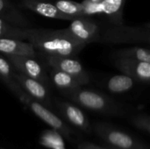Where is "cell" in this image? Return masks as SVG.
<instances>
[{"label": "cell", "mask_w": 150, "mask_h": 149, "mask_svg": "<svg viewBox=\"0 0 150 149\" xmlns=\"http://www.w3.org/2000/svg\"><path fill=\"white\" fill-rule=\"evenodd\" d=\"M35 49L44 53L46 55L74 56L86 45L62 30H42L29 29L27 40Z\"/></svg>", "instance_id": "cell-1"}, {"label": "cell", "mask_w": 150, "mask_h": 149, "mask_svg": "<svg viewBox=\"0 0 150 149\" xmlns=\"http://www.w3.org/2000/svg\"><path fill=\"white\" fill-rule=\"evenodd\" d=\"M10 90L18 98V100L23 105L28 107L30 111L33 114H35L40 119H41L43 122H45L47 125L52 127V129L59 132L62 136H65L69 140L70 139L72 132L70 131L69 127L57 115L52 112L48 107L45 106L39 101L31 97L26 92H25L22 90L18 83H17Z\"/></svg>", "instance_id": "cell-2"}, {"label": "cell", "mask_w": 150, "mask_h": 149, "mask_svg": "<svg viewBox=\"0 0 150 149\" xmlns=\"http://www.w3.org/2000/svg\"><path fill=\"white\" fill-rule=\"evenodd\" d=\"M62 93L71 101L90 111L105 114H121L120 108L101 93L89 90H83L81 87Z\"/></svg>", "instance_id": "cell-3"}, {"label": "cell", "mask_w": 150, "mask_h": 149, "mask_svg": "<svg viewBox=\"0 0 150 149\" xmlns=\"http://www.w3.org/2000/svg\"><path fill=\"white\" fill-rule=\"evenodd\" d=\"M97 135L110 147L118 149H144V146L133 136L120 130L98 123L94 126Z\"/></svg>", "instance_id": "cell-4"}, {"label": "cell", "mask_w": 150, "mask_h": 149, "mask_svg": "<svg viewBox=\"0 0 150 149\" xmlns=\"http://www.w3.org/2000/svg\"><path fill=\"white\" fill-rule=\"evenodd\" d=\"M17 72L28 77L36 79L49 86L51 81L42 65L35 60V57L5 55Z\"/></svg>", "instance_id": "cell-5"}, {"label": "cell", "mask_w": 150, "mask_h": 149, "mask_svg": "<svg viewBox=\"0 0 150 149\" xmlns=\"http://www.w3.org/2000/svg\"><path fill=\"white\" fill-rule=\"evenodd\" d=\"M45 59L47 65L51 68L65 72L74 76L82 85L89 83V75L79 61L71 58L70 56L55 55H46Z\"/></svg>", "instance_id": "cell-6"}, {"label": "cell", "mask_w": 150, "mask_h": 149, "mask_svg": "<svg viewBox=\"0 0 150 149\" xmlns=\"http://www.w3.org/2000/svg\"><path fill=\"white\" fill-rule=\"evenodd\" d=\"M14 78L22 88V90L31 97L39 101L48 108L52 106L51 95L47 85L36 79L24 76L18 72L14 73Z\"/></svg>", "instance_id": "cell-7"}, {"label": "cell", "mask_w": 150, "mask_h": 149, "mask_svg": "<svg viewBox=\"0 0 150 149\" xmlns=\"http://www.w3.org/2000/svg\"><path fill=\"white\" fill-rule=\"evenodd\" d=\"M71 21L70 25L63 31L73 39L88 44L98 36V27L94 21L85 17H78Z\"/></svg>", "instance_id": "cell-8"}, {"label": "cell", "mask_w": 150, "mask_h": 149, "mask_svg": "<svg viewBox=\"0 0 150 149\" xmlns=\"http://www.w3.org/2000/svg\"><path fill=\"white\" fill-rule=\"evenodd\" d=\"M55 105L60 114L65 120L83 132L88 133L91 132V126L89 119L80 108L71 103L61 100L55 101Z\"/></svg>", "instance_id": "cell-9"}, {"label": "cell", "mask_w": 150, "mask_h": 149, "mask_svg": "<svg viewBox=\"0 0 150 149\" xmlns=\"http://www.w3.org/2000/svg\"><path fill=\"white\" fill-rule=\"evenodd\" d=\"M115 64L124 74L130 76L133 79L142 82H150V62L141 61L127 57H120Z\"/></svg>", "instance_id": "cell-10"}, {"label": "cell", "mask_w": 150, "mask_h": 149, "mask_svg": "<svg viewBox=\"0 0 150 149\" xmlns=\"http://www.w3.org/2000/svg\"><path fill=\"white\" fill-rule=\"evenodd\" d=\"M0 53L4 55L35 57V48L29 41L12 38H0Z\"/></svg>", "instance_id": "cell-11"}, {"label": "cell", "mask_w": 150, "mask_h": 149, "mask_svg": "<svg viewBox=\"0 0 150 149\" xmlns=\"http://www.w3.org/2000/svg\"><path fill=\"white\" fill-rule=\"evenodd\" d=\"M23 6L40 16L55 18V19H62V20H73L75 18L64 14L54 4L44 1V0H35V1H25Z\"/></svg>", "instance_id": "cell-12"}, {"label": "cell", "mask_w": 150, "mask_h": 149, "mask_svg": "<svg viewBox=\"0 0 150 149\" xmlns=\"http://www.w3.org/2000/svg\"><path fill=\"white\" fill-rule=\"evenodd\" d=\"M0 18L18 27L27 28L29 25L28 21L22 13L7 0H0Z\"/></svg>", "instance_id": "cell-13"}, {"label": "cell", "mask_w": 150, "mask_h": 149, "mask_svg": "<svg viewBox=\"0 0 150 149\" xmlns=\"http://www.w3.org/2000/svg\"><path fill=\"white\" fill-rule=\"evenodd\" d=\"M50 81L62 92H66L82 86L79 81L74 76L54 68H51L50 71Z\"/></svg>", "instance_id": "cell-14"}, {"label": "cell", "mask_w": 150, "mask_h": 149, "mask_svg": "<svg viewBox=\"0 0 150 149\" xmlns=\"http://www.w3.org/2000/svg\"><path fill=\"white\" fill-rule=\"evenodd\" d=\"M134 85V79L127 74L115 75L106 83V88L112 93H124L130 90Z\"/></svg>", "instance_id": "cell-15"}, {"label": "cell", "mask_w": 150, "mask_h": 149, "mask_svg": "<svg viewBox=\"0 0 150 149\" xmlns=\"http://www.w3.org/2000/svg\"><path fill=\"white\" fill-rule=\"evenodd\" d=\"M28 28H21L9 24L0 18V38L27 40Z\"/></svg>", "instance_id": "cell-16"}, {"label": "cell", "mask_w": 150, "mask_h": 149, "mask_svg": "<svg viewBox=\"0 0 150 149\" xmlns=\"http://www.w3.org/2000/svg\"><path fill=\"white\" fill-rule=\"evenodd\" d=\"M56 7L64 14L73 18L85 17L82 3H77L72 0H57L54 2Z\"/></svg>", "instance_id": "cell-17"}, {"label": "cell", "mask_w": 150, "mask_h": 149, "mask_svg": "<svg viewBox=\"0 0 150 149\" xmlns=\"http://www.w3.org/2000/svg\"><path fill=\"white\" fill-rule=\"evenodd\" d=\"M13 66L5 55H0V78L4 83V84L11 90L18 83L14 78V69Z\"/></svg>", "instance_id": "cell-18"}, {"label": "cell", "mask_w": 150, "mask_h": 149, "mask_svg": "<svg viewBox=\"0 0 150 149\" xmlns=\"http://www.w3.org/2000/svg\"><path fill=\"white\" fill-rule=\"evenodd\" d=\"M40 144L47 148L55 149L59 147L64 146V141L62 139V135L52 129L44 131L40 137Z\"/></svg>", "instance_id": "cell-19"}, {"label": "cell", "mask_w": 150, "mask_h": 149, "mask_svg": "<svg viewBox=\"0 0 150 149\" xmlns=\"http://www.w3.org/2000/svg\"><path fill=\"white\" fill-rule=\"evenodd\" d=\"M118 54L120 57H127L141 61L150 62V49L149 48L134 47L130 48L121 49Z\"/></svg>", "instance_id": "cell-20"}, {"label": "cell", "mask_w": 150, "mask_h": 149, "mask_svg": "<svg viewBox=\"0 0 150 149\" xmlns=\"http://www.w3.org/2000/svg\"><path fill=\"white\" fill-rule=\"evenodd\" d=\"M102 4L103 13L108 16H116L121 11L124 0H104Z\"/></svg>", "instance_id": "cell-21"}, {"label": "cell", "mask_w": 150, "mask_h": 149, "mask_svg": "<svg viewBox=\"0 0 150 149\" xmlns=\"http://www.w3.org/2000/svg\"><path fill=\"white\" fill-rule=\"evenodd\" d=\"M83 7V12L85 17L103 13V4L101 3H95L91 0H84L82 2Z\"/></svg>", "instance_id": "cell-22"}, {"label": "cell", "mask_w": 150, "mask_h": 149, "mask_svg": "<svg viewBox=\"0 0 150 149\" xmlns=\"http://www.w3.org/2000/svg\"><path fill=\"white\" fill-rule=\"evenodd\" d=\"M132 123L136 127L147 131L150 133V118L146 116H136L132 119Z\"/></svg>", "instance_id": "cell-23"}, {"label": "cell", "mask_w": 150, "mask_h": 149, "mask_svg": "<svg viewBox=\"0 0 150 149\" xmlns=\"http://www.w3.org/2000/svg\"><path fill=\"white\" fill-rule=\"evenodd\" d=\"M77 148L78 149H105L101 147H98L93 143H91V142H81V143H78L77 144Z\"/></svg>", "instance_id": "cell-24"}, {"label": "cell", "mask_w": 150, "mask_h": 149, "mask_svg": "<svg viewBox=\"0 0 150 149\" xmlns=\"http://www.w3.org/2000/svg\"><path fill=\"white\" fill-rule=\"evenodd\" d=\"M92 2H95V3H101V2H103L104 0H91Z\"/></svg>", "instance_id": "cell-25"}, {"label": "cell", "mask_w": 150, "mask_h": 149, "mask_svg": "<svg viewBox=\"0 0 150 149\" xmlns=\"http://www.w3.org/2000/svg\"><path fill=\"white\" fill-rule=\"evenodd\" d=\"M148 43L150 45V33L149 34V38H148Z\"/></svg>", "instance_id": "cell-26"}, {"label": "cell", "mask_w": 150, "mask_h": 149, "mask_svg": "<svg viewBox=\"0 0 150 149\" xmlns=\"http://www.w3.org/2000/svg\"><path fill=\"white\" fill-rule=\"evenodd\" d=\"M55 149H65V147L63 146V147H59V148H56Z\"/></svg>", "instance_id": "cell-27"}, {"label": "cell", "mask_w": 150, "mask_h": 149, "mask_svg": "<svg viewBox=\"0 0 150 149\" xmlns=\"http://www.w3.org/2000/svg\"><path fill=\"white\" fill-rule=\"evenodd\" d=\"M110 149H118V148H112V147H110Z\"/></svg>", "instance_id": "cell-28"}, {"label": "cell", "mask_w": 150, "mask_h": 149, "mask_svg": "<svg viewBox=\"0 0 150 149\" xmlns=\"http://www.w3.org/2000/svg\"><path fill=\"white\" fill-rule=\"evenodd\" d=\"M24 1H35V0H24Z\"/></svg>", "instance_id": "cell-29"}]
</instances>
